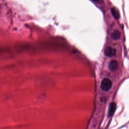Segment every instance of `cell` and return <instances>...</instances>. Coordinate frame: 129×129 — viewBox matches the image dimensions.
Returning a JSON list of instances; mask_svg holds the SVG:
<instances>
[{
	"instance_id": "6",
	"label": "cell",
	"mask_w": 129,
	"mask_h": 129,
	"mask_svg": "<svg viewBox=\"0 0 129 129\" xmlns=\"http://www.w3.org/2000/svg\"><path fill=\"white\" fill-rule=\"evenodd\" d=\"M111 13H112V15L113 16V17L115 19H119L120 15H119V13L118 11L117 10V9H116L114 7H113L111 9Z\"/></svg>"
},
{
	"instance_id": "1",
	"label": "cell",
	"mask_w": 129,
	"mask_h": 129,
	"mask_svg": "<svg viewBox=\"0 0 129 129\" xmlns=\"http://www.w3.org/2000/svg\"><path fill=\"white\" fill-rule=\"evenodd\" d=\"M112 85V81L108 78H105L102 81L100 87L103 91H108L111 89Z\"/></svg>"
},
{
	"instance_id": "5",
	"label": "cell",
	"mask_w": 129,
	"mask_h": 129,
	"mask_svg": "<svg viewBox=\"0 0 129 129\" xmlns=\"http://www.w3.org/2000/svg\"><path fill=\"white\" fill-rule=\"evenodd\" d=\"M120 37V32L117 30H114L111 35V38L112 39L115 40L119 39Z\"/></svg>"
},
{
	"instance_id": "7",
	"label": "cell",
	"mask_w": 129,
	"mask_h": 129,
	"mask_svg": "<svg viewBox=\"0 0 129 129\" xmlns=\"http://www.w3.org/2000/svg\"><path fill=\"white\" fill-rule=\"evenodd\" d=\"M92 1H93V2H97V1H98L99 0H91Z\"/></svg>"
},
{
	"instance_id": "2",
	"label": "cell",
	"mask_w": 129,
	"mask_h": 129,
	"mask_svg": "<svg viewBox=\"0 0 129 129\" xmlns=\"http://www.w3.org/2000/svg\"><path fill=\"white\" fill-rule=\"evenodd\" d=\"M116 49L111 47H107L104 50V54L108 57H113L116 54Z\"/></svg>"
},
{
	"instance_id": "3",
	"label": "cell",
	"mask_w": 129,
	"mask_h": 129,
	"mask_svg": "<svg viewBox=\"0 0 129 129\" xmlns=\"http://www.w3.org/2000/svg\"><path fill=\"white\" fill-rule=\"evenodd\" d=\"M109 69L111 71H115L118 67V63L116 60H112L108 64Z\"/></svg>"
},
{
	"instance_id": "4",
	"label": "cell",
	"mask_w": 129,
	"mask_h": 129,
	"mask_svg": "<svg viewBox=\"0 0 129 129\" xmlns=\"http://www.w3.org/2000/svg\"><path fill=\"white\" fill-rule=\"evenodd\" d=\"M116 109V104L114 102H111L108 108V117L112 116Z\"/></svg>"
}]
</instances>
